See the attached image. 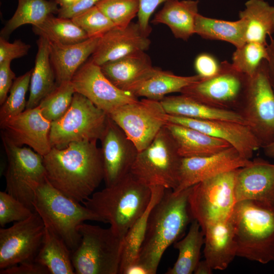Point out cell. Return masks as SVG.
Segmentation results:
<instances>
[{
    "instance_id": "6",
    "label": "cell",
    "mask_w": 274,
    "mask_h": 274,
    "mask_svg": "<svg viewBox=\"0 0 274 274\" xmlns=\"http://www.w3.org/2000/svg\"><path fill=\"white\" fill-rule=\"evenodd\" d=\"M80 240L72 251L76 274H118L123 238L110 227L104 228L85 222L80 225Z\"/></svg>"
},
{
    "instance_id": "25",
    "label": "cell",
    "mask_w": 274,
    "mask_h": 274,
    "mask_svg": "<svg viewBox=\"0 0 274 274\" xmlns=\"http://www.w3.org/2000/svg\"><path fill=\"white\" fill-rule=\"evenodd\" d=\"M165 126L174 138L182 158L209 156L231 146L223 140L187 126L170 122Z\"/></svg>"
},
{
    "instance_id": "24",
    "label": "cell",
    "mask_w": 274,
    "mask_h": 274,
    "mask_svg": "<svg viewBox=\"0 0 274 274\" xmlns=\"http://www.w3.org/2000/svg\"><path fill=\"white\" fill-rule=\"evenodd\" d=\"M99 39L88 38L71 44L49 41L50 59L57 85L72 81L77 71L94 52Z\"/></svg>"
},
{
    "instance_id": "46",
    "label": "cell",
    "mask_w": 274,
    "mask_h": 274,
    "mask_svg": "<svg viewBox=\"0 0 274 274\" xmlns=\"http://www.w3.org/2000/svg\"><path fill=\"white\" fill-rule=\"evenodd\" d=\"M1 274H49L46 267L35 259L24 261L9 267L1 269Z\"/></svg>"
},
{
    "instance_id": "23",
    "label": "cell",
    "mask_w": 274,
    "mask_h": 274,
    "mask_svg": "<svg viewBox=\"0 0 274 274\" xmlns=\"http://www.w3.org/2000/svg\"><path fill=\"white\" fill-rule=\"evenodd\" d=\"M204 235L205 260L214 270L226 269L236 256L237 246L230 217L207 226Z\"/></svg>"
},
{
    "instance_id": "20",
    "label": "cell",
    "mask_w": 274,
    "mask_h": 274,
    "mask_svg": "<svg viewBox=\"0 0 274 274\" xmlns=\"http://www.w3.org/2000/svg\"><path fill=\"white\" fill-rule=\"evenodd\" d=\"M150 44L138 22H131L125 27L115 26L100 38L90 59L100 66L132 53L145 51Z\"/></svg>"
},
{
    "instance_id": "2",
    "label": "cell",
    "mask_w": 274,
    "mask_h": 274,
    "mask_svg": "<svg viewBox=\"0 0 274 274\" xmlns=\"http://www.w3.org/2000/svg\"><path fill=\"white\" fill-rule=\"evenodd\" d=\"M191 187L178 193L165 189L150 213L138 261L150 274L157 272L163 253L182 234L192 218L188 207Z\"/></svg>"
},
{
    "instance_id": "50",
    "label": "cell",
    "mask_w": 274,
    "mask_h": 274,
    "mask_svg": "<svg viewBox=\"0 0 274 274\" xmlns=\"http://www.w3.org/2000/svg\"><path fill=\"white\" fill-rule=\"evenodd\" d=\"M124 274H150V273L146 267L136 262L128 266Z\"/></svg>"
},
{
    "instance_id": "37",
    "label": "cell",
    "mask_w": 274,
    "mask_h": 274,
    "mask_svg": "<svg viewBox=\"0 0 274 274\" xmlns=\"http://www.w3.org/2000/svg\"><path fill=\"white\" fill-rule=\"evenodd\" d=\"M267 44L246 42L236 48L232 55V64L239 72L251 77L262 62L268 58Z\"/></svg>"
},
{
    "instance_id": "45",
    "label": "cell",
    "mask_w": 274,
    "mask_h": 274,
    "mask_svg": "<svg viewBox=\"0 0 274 274\" xmlns=\"http://www.w3.org/2000/svg\"><path fill=\"white\" fill-rule=\"evenodd\" d=\"M168 0H139L140 8L138 23L142 33L149 37L151 32L149 20L157 8Z\"/></svg>"
},
{
    "instance_id": "18",
    "label": "cell",
    "mask_w": 274,
    "mask_h": 274,
    "mask_svg": "<svg viewBox=\"0 0 274 274\" xmlns=\"http://www.w3.org/2000/svg\"><path fill=\"white\" fill-rule=\"evenodd\" d=\"M51 122L42 115L39 106L25 109L20 114L0 123L1 133L13 144L26 145L42 156L52 147L49 133Z\"/></svg>"
},
{
    "instance_id": "14",
    "label": "cell",
    "mask_w": 274,
    "mask_h": 274,
    "mask_svg": "<svg viewBox=\"0 0 274 274\" xmlns=\"http://www.w3.org/2000/svg\"><path fill=\"white\" fill-rule=\"evenodd\" d=\"M44 223L36 212L27 219L0 228V269L33 260L45 233Z\"/></svg>"
},
{
    "instance_id": "1",
    "label": "cell",
    "mask_w": 274,
    "mask_h": 274,
    "mask_svg": "<svg viewBox=\"0 0 274 274\" xmlns=\"http://www.w3.org/2000/svg\"><path fill=\"white\" fill-rule=\"evenodd\" d=\"M96 141L52 147L43 156L46 178L56 189L79 202L88 199L104 179L100 148Z\"/></svg>"
},
{
    "instance_id": "19",
    "label": "cell",
    "mask_w": 274,
    "mask_h": 274,
    "mask_svg": "<svg viewBox=\"0 0 274 274\" xmlns=\"http://www.w3.org/2000/svg\"><path fill=\"white\" fill-rule=\"evenodd\" d=\"M167 122L180 124L223 140L250 159L261 146L246 124L223 120L196 119L166 114Z\"/></svg>"
},
{
    "instance_id": "32",
    "label": "cell",
    "mask_w": 274,
    "mask_h": 274,
    "mask_svg": "<svg viewBox=\"0 0 274 274\" xmlns=\"http://www.w3.org/2000/svg\"><path fill=\"white\" fill-rule=\"evenodd\" d=\"M201 79L198 75L181 76L156 67L154 73L143 81L132 92L136 97L160 101L166 95L181 92L183 88Z\"/></svg>"
},
{
    "instance_id": "4",
    "label": "cell",
    "mask_w": 274,
    "mask_h": 274,
    "mask_svg": "<svg viewBox=\"0 0 274 274\" xmlns=\"http://www.w3.org/2000/svg\"><path fill=\"white\" fill-rule=\"evenodd\" d=\"M230 219L236 256L261 264L274 261V203L236 202Z\"/></svg>"
},
{
    "instance_id": "47",
    "label": "cell",
    "mask_w": 274,
    "mask_h": 274,
    "mask_svg": "<svg viewBox=\"0 0 274 274\" xmlns=\"http://www.w3.org/2000/svg\"><path fill=\"white\" fill-rule=\"evenodd\" d=\"M11 61L0 63V105L5 102L13 85L15 74L11 67Z\"/></svg>"
},
{
    "instance_id": "49",
    "label": "cell",
    "mask_w": 274,
    "mask_h": 274,
    "mask_svg": "<svg viewBox=\"0 0 274 274\" xmlns=\"http://www.w3.org/2000/svg\"><path fill=\"white\" fill-rule=\"evenodd\" d=\"M269 42L267 44L268 58L266 60L268 76L274 92V39L269 37Z\"/></svg>"
},
{
    "instance_id": "15",
    "label": "cell",
    "mask_w": 274,
    "mask_h": 274,
    "mask_svg": "<svg viewBox=\"0 0 274 274\" xmlns=\"http://www.w3.org/2000/svg\"><path fill=\"white\" fill-rule=\"evenodd\" d=\"M71 81L76 92L108 115L122 106L139 100L132 93L115 86L103 74L100 66L90 59L79 68Z\"/></svg>"
},
{
    "instance_id": "16",
    "label": "cell",
    "mask_w": 274,
    "mask_h": 274,
    "mask_svg": "<svg viewBox=\"0 0 274 274\" xmlns=\"http://www.w3.org/2000/svg\"><path fill=\"white\" fill-rule=\"evenodd\" d=\"M106 186L130 173L139 151L124 131L109 116L99 139Z\"/></svg>"
},
{
    "instance_id": "43",
    "label": "cell",
    "mask_w": 274,
    "mask_h": 274,
    "mask_svg": "<svg viewBox=\"0 0 274 274\" xmlns=\"http://www.w3.org/2000/svg\"><path fill=\"white\" fill-rule=\"evenodd\" d=\"M31 46L20 40L10 43L8 40L0 37V63L22 57L27 54Z\"/></svg>"
},
{
    "instance_id": "26",
    "label": "cell",
    "mask_w": 274,
    "mask_h": 274,
    "mask_svg": "<svg viewBox=\"0 0 274 274\" xmlns=\"http://www.w3.org/2000/svg\"><path fill=\"white\" fill-rule=\"evenodd\" d=\"M198 4V0H168L155 15L152 22L166 25L176 39L187 41L195 34Z\"/></svg>"
},
{
    "instance_id": "11",
    "label": "cell",
    "mask_w": 274,
    "mask_h": 274,
    "mask_svg": "<svg viewBox=\"0 0 274 274\" xmlns=\"http://www.w3.org/2000/svg\"><path fill=\"white\" fill-rule=\"evenodd\" d=\"M261 148L274 139V92L269 80L266 60L252 77L237 111Z\"/></svg>"
},
{
    "instance_id": "41",
    "label": "cell",
    "mask_w": 274,
    "mask_h": 274,
    "mask_svg": "<svg viewBox=\"0 0 274 274\" xmlns=\"http://www.w3.org/2000/svg\"><path fill=\"white\" fill-rule=\"evenodd\" d=\"M88 38H100L115 27L114 23L96 5L72 18Z\"/></svg>"
},
{
    "instance_id": "8",
    "label": "cell",
    "mask_w": 274,
    "mask_h": 274,
    "mask_svg": "<svg viewBox=\"0 0 274 274\" xmlns=\"http://www.w3.org/2000/svg\"><path fill=\"white\" fill-rule=\"evenodd\" d=\"M239 168L202 181L191 186L188 196L190 215L201 230L228 219L236 203L234 187Z\"/></svg>"
},
{
    "instance_id": "27",
    "label": "cell",
    "mask_w": 274,
    "mask_h": 274,
    "mask_svg": "<svg viewBox=\"0 0 274 274\" xmlns=\"http://www.w3.org/2000/svg\"><path fill=\"white\" fill-rule=\"evenodd\" d=\"M160 101L168 115L196 119L227 120L246 125L236 111L214 108L183 94L165 96Z\"/></svg>"
},
{
    "instance_id": "35",
    "label": "cell",
    "mask_w": 274,
    "mask_h": 274,
    "mask_svg": "<svg viewBox=\"0 0 274 274\" xmlns=\"http://www.w3.org/2000/svg\"><path fill=\"white\" fill-rule=\"evenodd\" d=\"M204 242V235L198 222L192 221L186 235L174 244L179 251L178 257L173 267L166 274H191L200 261V251Z\"/></svg>"
},
{
    "instance_id": "13",
    "label": "cell",
    "mask_w": 274,
    "mask_h": 274,
    "mask_svg": "<svg viewBox=\"0 0 274 274\" xmlns=\"http://www.w3.org/2000/svg\"><path fill=\"white\" fill-rule=\"evenodd\" d=\"M166 114L159 100L145 98L122 106L108 115L139 152L151 143L166 124Z\"/></svg>"
},
{
    "instance_id": "12",
    "label": "cell",
    "mask_w": 274,
    "mask_h": 274,
    "mask_svg": "<svg viewBox=\"0 0 274 274\" xmlns=\"http://www.w3.org/2000/svg\"><path fill=\"white\" fill-rule=\"evenodd\" d=\"M221 64L220 71L216 76L195 82L180 93L214 108L237 111L250 77L237 71L227 60Z\"/></svg>"
},
{
    "instance_id": "42",
    "label": "cell",
    "mask_w": 274,
    "mask_h": 274,
    "mask_svg": "<svg viewBox=\"0 0 274 274\" xmlns=\"http://www.w3.org/2000/svg\"><path fill=\"white\" fill-rule=\"evenodd\" d=\"M33 212L6 191L0 192V225L2 227L12 222L25 220Z\"/></svg>"
},
{
    "instance_id": "10",
    "label": "cell",
    "mask_w": 274,
    "mask_h": 274,
    "mask_svg": "<svg viewBox=\"0 0 274 274\" xmlns=\"http://www.w3.org/2000/svg\"><path fill=\"white\" fill-rule=\"evenodd\" d=\"M1 135L7 159L6 191L35 211V190L46 179L43 156L30 148L13 144Z\"/></svg>"
},
{
    "instance_id": "39",
    "label": "cell",
    "mask_w": 274,
    "mask_h": 274,
    "mask_svg": "<svg viewBox=\"0 0 274 274\" xmlns=\"http://www.w3.org/2000/svg\"><path fill=\"white\" fill-rule=\"evenodd\" d=\"M32 69L16 78L5 102L0 108V123L21 113L26 109L25 95L30 85Z\"/></svg>"
},
{
    "instance_id": "5",
    "label": "cell",
    "mask_w": 274,
    "mask_h": 274,
    "mask_svg": "<svg viewBox=\"0 0 274 274\" xmlns=\"http://www.w3.org/2000/svg\"><path fill=\"white\" fill-rule=\"evenodd\" d=\"M32 206L45 226L62 238L71 251L79 243L80 224L86 221L104 223L88 208L54 187L47 178L35 190Z\"/></svg>"
},
{
    "instance_id": "51",
    "label": "cell",
    "mask_w": 274,
    "mask_h": 274,
    "mask_svg": "<svg viewBox=\"0 0 274 274\" xmlns=\"http://www.w3.org/2000/svg\"><path fill=\"white\" fill-rule=\"evenodd\" d=\"M213 270L208 262L204 259L198 262L193 272L195 274H211L212 273Z\"/></svg>"
},
{
    "instance_id": "36",
    "label": "cell",
    "mask_w": 274,
    "mask_h": 274,
    "mask_svg": "<svg viewBox=\"0 0 274 274\" xmlns=\"http://www.w3.org/2000/svg\"><path fill=\"white\" fill-rule=\"evenodd\" d=\"M33 32L50 42L71 44L83 42L88 37L72 19L49 15L41 24L32 26Z\"/></svg>"
},
{
    "instance_id": "22",
    "label": "cell",
    "mask_w": 274,
    "mask_h": 274,
    "mask_svg": "<svg viewBox=\"0 0 274 274\" xmlns=\"http://www.w3.org/2000/svg\"><path fill=\"white\" fill-rule=\"evenodd\" d=\"M100 66L105 76L115 86L132 93L156 68L145 51L130 54Z\"/></svg>"
},
{
    "instance_id": "33",
    "label": "cell",
    "mask_w": 274,
    "mask_h": 274,
    "mask_svg": "<svg viewBox=\"0 0 274 274\" xmlns=\"http://www.w3.org/2000/svg\"><path fill=\"white\" fill-rule=\"evenodd\" d=\"M195 34L203 39L227 42L235 48L246 41V24L241 19L234 21L205 17L198 14L196 17Z\"/></svg>"
},
{
    "instance_id": "21",
    "label": "cell",
    "mask_w": 274,
    "mask_h": 274,
    "mask_svg": "<svg viewBox=\"0 0 274 274\" xmlns=\"http://www.w3.org/2000/svg\"><path fill=\"white\" fill-rule=\"evenodd\" d=\"M234 195L236 202L251 200L274 203V164L256 158L239 168Z\"/></svg>"
},
{
    "instance_id": "48",
    "label": "cell",
    "mask_w": 274,
    "mask_h": 274,
    "mask_svg": "<svg viewBox=\"0 0 274 274\" xmlns=\"http://www.w3.org/2000/svg\"><path fill=\"white\" fill-rule=\"evenodd\" d=\"M100 0H79L73 5L59 8L58 16L72 19L75 16L94 6Z\"/></svg>"
},
{
    "instance_id": "3",
    "label": "cell",
    "mask_w": 274,
    "mask_h": 274,
    "mask_svg": "<svg viewBox=\"0 0 274 274\" xmlns=\"http://www.w3.org/2000/svg\"><path fill=\"white\" fill-rule=\"evenodd\" d=\"M151 197V188L130 173L115 184L94 192L82 203L123 238L145 212Z\"/></svg>"
},
{
    "instance_id": "9",
    "label": "cell",
    "mask_w": 274,
    "mask_h": 274,
    "mask_svg": "<svg viewBox=\"0 0 274 274\" xmlns=\"http://www.w3.org/2000/svg\"><path fill=\"white\" fill-rule=\"evenodd\" d=\"M108 117L87 97L75 92L66 113L51 123V147L62 149L72 142L97 141L105 130Z\"/></svg>"
},
{
    "instance_id": "34",
    "label": "cell",
    "mask_w": 274,
    "mask_h": 274,
    "mask_svg": "<svg viewBox=\"0 0 274 274\" xmlns=\"http://www.w3.org/2000/svg\"><path fill=\"white\" fill-rule=\"evenodd\" d=\"M59 7L55 0H18L17 9L1 31V37L8 40L17 28L25 24L36 26L49 15L58 13Z\"/></svg>"
},
{
    "instance_id": "31",
    "label": "cell",
    "mask_w": 274,
    "mask_h": 274,
    "mask_svg": "<svg viewBox=\"0 0 274 274\" xmlns=\"http://www.w3.org/2000/svg\"><path fill=\"white\" fill-rule=\"evenodd\" d=\"M72 251L52 230L45 226L43 239L35 260L49 274H74Z\"/></svg>"
},
{
    "instance_id": "40",
    "label": "cell",
    "mask_w": 274,
    "mask_h": 274,
    "mask_svg": "<svg viewBox=\"0 0 274 274\" xmlns=\"http://www.w3.org/2000/svg\"><path fill=\"white\" fill-rule=\"evenodd\" d=\"M96 6L119 27L131 23L140 8L139 0H100Z\"/></svg>"
},
{
    "instance_id": "53",
    "label": "cell",
    "mask_w": 274,
    "mask_h": 274,
    "mask_svg": "<svg viewBox=\"0 0 274 274\" xmlns=\"http://www.w3.org/2000/svg\"><path fill=\"white\" fill-rule=\"evenodd\" d=\"M78 0H55L59 8L70 6L76 3Z\"/></svg>"
},
{
    "instance_id": "30",
    "label": "cell",
    "mask_w": 274,
    "mask_h": 274,
    "mask_svg": "<svg viewBox=\"0 0 274 274\" xmlns=\"http://www.w3.org/2000/svg\"><path fill=\"white\" fill-rule=\"evenodd\" d=\"M150 188L151 197L147 209L130 227L123 237L119 274H124L128 266L138 262L150 213L160 200L165 190L164 188L161 186H152Z\"/></svg>"
},
{
    "instance_id": "7",
    "label": "cell",
    "mask_w": 274,
    "mask_h": 274,
    "mask_svg": "<svg viewBox=\"0 0 274 274\" xmlns=\"http://www.w3.org/2000/svg\"><path fill=\"white\" fill-rule=\"evenodd\" d=\"M182 159L174 138L164 125L151 143L139 152L130 173L148 187L174 191L179 184Z\"/></svg>"
},
{
    "instance_id": "17",
    "label": "cell",
    "mask_w": 274,
    "mask_h": 274,
    "mask_svg": "<svg viewBox=\"0 0 274 274\" xmlns=\"http://www.w3.org/2000/svg\"><path fill=\"white\" fill-rule=\"evenodd\" d=\"M251 161L232 146L209 156L182 158L179 184L173 191L179 192L206 179L244 167Z\"/></svg>"
},
{
    "instance_id": "44",
    "label": "cell",
    "mask_w": 274,
    "mask_h": 274,
    "mask_svg": "<svg viewBox=\"0 0 274 274\" xmlns=\"http://www.w3.org/2000/svg\"><path fill=\"white\" fill-rule=\"evenodd\" d=\"M221 62L213 55L208 53L198 54L194 62L197 75L201 79H206L216 76L221 69Z\"/></svg>"
},
{
    "instance_id": "52",
    "label": "cell",
    "mask_w": 274,
    "mask_h": 274,
    "mask_svg": "<svg viewBox=\"0 0 274 274\" xmlns=\"http://www.w3.org/2000/svg\"><path fill=\"white\" fill-rule=\"evenodd\" d=\"M264 154L271 158H274V139L268 144L262 147Z\"/></svg>"
},
{
    "instance_id": "38",
    "label": "cell",
    "mask_w": 274,
    "mask_h": 274,
    "mask_svg": "<svg viewBox=\"0 0 274 274\" xmlns=\"http://www.w3.org/2000/svg\"><path fill=\"white\" fill-rule=\"evenodd\" d=\"M75 92L72 81L58 85L39 105L43 116L51 122L60 118L70 108Z\"/></svg>"
},
{
    "instance_id": "29",
    "label": "cell",
    "mask_w": 274,
    "mask_h": 274,
    "mask_svg": "<svg viewBox=\"0 0 274 274\" xmlns=\"http://www.w3.org/2000/svg\"><path fill=\"white\" fill-rule=\"evenodd\" d=\"M246 24V41L267 45V37L274 33V6L264 0H248L239 12Z\"/></svg>"
},
{
    "instance_id": "28",
    "label": "cell",
    "mask_w": 274,
    "mask_h": 274,
    "mask_svg": "<svg viewBox=\"0 0 274 274\" xmlns=\"http://www.w3.org/2000/svg\"><path fill=\"white\" fill-rule=\"evenodd\" d=\"M38 51L32 71L26 109L39 106L41 100L57 86L55 73L50 59L49 42L39 37Z\"/></svg>"
}]
</instances>
